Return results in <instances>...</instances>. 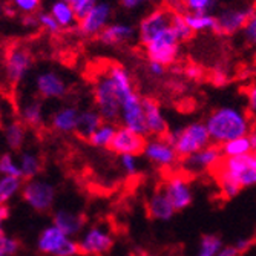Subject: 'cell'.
<instances>
[{
	"label": "cell",
	"instance_id": "4dcf8cb0",
	"mask_svg": "<svg viewBox=\"0 0 256 256\" xmlns=\"http://www.w3.org/2000/svg\"><path fill=\"white\" fill-rule=\"evenodd\" d=\"M115 132H117V128H115V124L112 122H103V124L90 135L88 142L94 148H100V149L110 148Z\"/></svg>",
	"mask_w": 256,
	"mask_h": 256
},
{
	"label": "cell",
	"instance_id": "11a10c76",
	"mask_svg": "<svg viewBox=\"0 0 256 256\" xmlns=\"http://www.w3.org/2000/svg\"><path fill=\"white\" fill-rule=\"evenodd\" d=\"M126 256H138V254H136V253H128Z\"/></svg>",
	"mask_w": 256,
	"mask_h": 256
},
{
	"label": "cell",
	"instance_id": "ac0fdd59",
	"mask_svg": "<svg viewBox=\"0 0 256 256\" xmlns=\"http://www.w3.org/2000/svg\"><path fill=\"white\" fill-rule=\"evenodd\" d=\"M36 89L43 98H62L68 92V84L57 72L46 71L36 77Z\"/></svg>",
	"mask_w": 256,
	"mask_h": 256
},
{
	"label": "cell",
	"instance_id": "7402d4cb",
	"mask_svg": "<svg viewBox=\"0 0 256 256\" xmlns=\"http://www.w3.org/2000/svg\"><path fill=\"white\" fill-rule=\"evenodd\" d=\"M135 34L134 26L128 25V23H110L108 25L97 37L103 44H120L128 40H130Z\"/></svg>",
	"mask_w": 256,
	"mask_h": 256
},
{
	"label": "cell",
	"instance_id": "3957f363",
	"mask_svg": "<svg viewBox=\"0 0 256 256\" xmlns=\"http://www.w3.org/2000/svg\"><path fill=\"white\" fill-rule=\"evenodd\" d=\"M214 170L216 172V176L234 181L241 189L252 188L256 184V152L234 158H222Z\"/></svg>",
	"mask_w": 256,
	"mask_h": 256
},
{
	"label": "cell",
	"instance_id": "277c9868",
	"mask_svg": "<svg viewBox=\"0 0 256 256\" xmlns=\"http://www.w3.org/2000/svg\"><path fill=\"white\" fill-rule=\"evenodd\" d=\"M94 102L97 110L102 114L104 122H117L120 120L122 100L108 71L98 74L94 82Z\"/></svg>",
	"mask_w": 256,
	"mask_h": 256
},
{
	"label": "cell",
	"instance_id": "8992f818",
	"mask_svg": "<svg viewBox=\"0 0 256 256\" xmlns=\"http://www.w3.org/2000/svg\"><path fill=\"white\" fill-rule=\"evenodd\" d=\"M180 38L174 32L172 28L166 30L156 36L152 42L144 44L146 56L149 62H158L164 66L174 64L180 56Z\"/></svg>",
	"mask_w": 256,
	"mask_h": 256
},
{
	"label": "cell",
	"instance_id": "681fc988",
	"mask_svg": "<svg viewBox=\"0 0 256 256\" xmlns=\"http://www.w3.org/2000/svg\"><path fill=\"white\" fill-rule=\"evenodd\" d=\"M252 244H253V241H252V240H248V238H240L234 246L238 248V252H240V253H246V252L252 247Z\"/></svg>",
	"mask_w": 256,
	"mask_h": 256
},
{
	"label": "cell",
	"instance_id": "7c38bea8",
	"mask_svg": "<svg viewBox=\"0 0 256 256\" xmlns=\"http://www.w3.org/2000/svg\"><path fill=\"white\" fill-rule=\"evenodd\" d=\"M172 25V10L170 8H158L149 12L138 26V38L142 44H148L156 36L169 30Z\"/></svg>",
	"mask_w": 256,
	"mask_h": 256
},
{
	"label": "cell",
	"instance_id": "603a6c76",
	"mask_svg": "<svg viewBox=\"0 0 256 256\" xmlns=\"http://www.w3.org/2000/svg\"><path fill=\"white\" fill-rule=\"evenodd\" d=\"M104 118L102 117V114L97 109H84L78 115V123H77V135L80 138L89 140L90 135L94 134L102 124Z\"/></svg>",
	"mask_w": 256,
	"mask_h": 256
},
{
	"label": "cell",
	"instance_id": "9f6ffc18",
	"mask_svg": "<svg viewBox=\"0 0 256 256\" xmlns=\"http://www.w3.org/2000/svg\"><path fill=\"white\" fill-rule=\"evenodd\" d=\"M253 58H254V63H256V48H254V54H253Z\"/></svg>",
	"mask_w": 256,
	"mask_h": 256
},
{
	"label": "cell",
	"instance_id": "484cf974",
	"mask_svg": "<svg viewBox=\"0 0 256 256\" xmlns=\"http://www.w3.org/2000/svg\"><path fill=\"white\" fill-rule=\"evenodd\" d=\"M184 17L188 20L189 26L194 32H204L210 31L218 34V20L210 12H184Z\"/></svg>",
	"mask_w": 256,
	"mask_h": 256
},
{
	"label": "cell",
	"instance_id": "d590c367",
	"mask_svg": "<svg viewBox=\"0 0 256 256\" xmlns=\"http://www.w3.org/2000/svg\"><path fill=\"white\" fill-rule=\"evenodd\" d=\"M0 174L23 178V174H22L18 161H16L14 156L10 152H6V154H4L2 156H0Z\"/></svg>",
	"mask_w": 256,
	"mask_h": 256
},
{
	"label": "cell",
	"instance_id": "cb8c5ba5",
	"mask_svg": "<svg viewBox=\"0 0 256 256\" xmlns=\"http://www.w3.org/2000/svg\"><path fill=\"white\" fill-rule=\"evenodd\" d=\"M78 115H80V112L72 106L62 108L52 115L51 124L56 130H58L62 134L76 132L77 123H78Z\"/></svg>",
	"mask_w": 256,
	"mask_h": 256
},
{
	"label": "cell",
	"instance_id": "f1b7e54d",
	"mask_svg": "<svg viewBox=\"0 0 256 256\" xmlns=\"http://www.w3.org/2000/svg\"><path fill=\"white\" fill-rule=\"evenodd\" d=\"M50 12L56 17V20L60 23L62 28H71L76 25V22H78L76 11L68 2H64V0H56V2L51 5Z\"/></svg>",
	"mask_w": 256,
	"mask_h": 256
},
{
	"label": "cell",
	"instance_id": "5bb4252c",
	"mask_svg": "<svg viewBox=\"0 0 256 256\" xmlns=\"http://www.w3.org/2000/svg\"><path fill=\"white\" fill-rule=\"evenodd\" d=\"M146 146L144 135L138 134L126 126L117 128L115 136L110 143V150L117 155H138L143 154Z\"/></svg>",
	"mask_w": 256,
	"mask_h": 256
},
{
	"label": "cell",
	"instance_id": "60d3db41",
	"mask_svg": "<svg viewBox=\"0 0 256 256\" xmlns=\"http://www.w3.org/2000/svg\"><path fill=\"white\" fill-rule=\"evenodd\" d=\"M11 4L23 14H34L40 8V0H11Z\"/></svg>",
	"mask_w": 256,
	"mask_h": 256
},
{
	"label": "cell",
	"instance_id": "f907efd6",
	"mask_svg": "<svg viewBox=\"0 0 256 256\" xmlns=\"http://www.w3.org/2000/svg\"><path fill=\"white\" fill-rule=\"evenodd\" d=\"M22 23L25 26H28V28H36V26H38L40 23H38V17L37 16H34V14H25V17L22 18Z\"/></svg>",
	"mask_w": 256,
	"mask_h": 256
},
{
	"label": "cell",
	"instance_id": "f546056e",
	"mask_svg": "<svg viewBox=\"0 0 256 256\" xmlns=\"http://www.w3.org/2000/svg\"><path fill=\"white\" fill-rule=\"evenodd\" d=\"M18 164L25 180H34L42 170V160L37 154L25 150L18 156Z\"/></svg>",
	"mask_w": 256,
	"mask_h": 256
},
{
	"label": "cell",
	"instance_id": "ab89813d",
	"mask_svg": "<svg viewBox=\"0 0 256 256\" xmlns=\"http://www.w3.org/2000/svg\"><path fill=\"white\" fill-rule=\"evenodd\" d=\"M64 2H68L69 5L72 6V10L76 11L77 18L80 20L98 4V0H64Z\"/></svg>",
	"mask_w": 256,
	"mask_h": 256
},
{
	"label": "cell",
	"instance_id": "e0dca14e",
	"mask_svg": "<svg viewBox=\"0 0 256 256\" xmlns=\"http://www.w3.org/2000/svg\"><path fill=\"white\" fill-rule=\"evenodd\" d=\"M162 190L168 195V198L170 200V202L174 204L175 210H184L192 204L194 200V194L189 186V181L182 178L181 175H174L170 176L164 186H162Z\"/></svg>",
	"mask_w": 256,
	"mask_h": 256
},
{
	"label": "cell",
	"instance_id": "44dd1931",
	"mask_svg": "<svg viewBox=\"0 0 256 256\" xmlns=\"http://www.w3.org/2000/svg\"><path fill=\"white\" fill-rule=\"evenodd\" d=\"M175 212L176 210L174 204L170 202V200L168 198V195L162 189H158L156 192H154V195L148 201V214L152 220L169 221Z\"/></svg>",
	"mask_w": 256,
	"mask_h": 256
},
{
	"label": "cell",
	"instance_id": "d6a6232c",
	"mask_svg": "<svg viewBox=\"0 0 256 256\" xmlns=\"http://www.w3.org/2000/svg\"><path fill=\"white\" fill-rule=\"evenodd\" d=\"M22 180L18 176L2 175L0 178V204H8L22 189Z\"/></svg>",
	"mask_w": 256,
	"mask_h": 256
},
{
	"label": "cell",
	"instance_id": "7bdbcfd3",
	"mask_svg": "<svg viewBox=\"0 0 256 256\" xmlns=\"http://www.w3.org/2000/svg\"><path fill=\"white\" fill-rule=\"evenodd\" d=\"M244 37L248 43L256 44V14L248 20V23L244 28Z\"/></svg>",
	"mask_w": 256,
	"mask_h": 256
},
{
	"label": "cell",
	"instance_id": "bcb514c9",
	"mask_svg": "<svg viewBox=\"0 0 256 256\" xmlns=\"http://www.w3.org/2000/svg\"><path fill=\"white\" fill-rule=\"evenodd\" d=\"M149 71H150L152 76L161 77V76H164V72H166V66L162 63H158V62H149Z\"/></svg>",
	"mask_w": 256,
	"mask_h": 256
},
{
	"label": "cell",
	"instance_id": "7dc6e473",
	"mask_svg": "<svg viewBox=\"0 0 256 256\" xmlns=\"http://www.w3.org/2000/svg\"><path fill=\"white\" fill-rule=\"evenodd\" d=\"M227 82H228V76H227L226 71L218 69V71L214 72V83L216 86H224V84H227Z\"/></svg>",
	"mask_w": 256,
	"mask_h": 256
},
{
	"label": "cell",
	"instance_id": "5b68a950",
	"mask_svg": "<svg viewBox=\"0 0 256 256\" xmlns=\"http://www.w3.org/2000/svg\"><path fill=\"white\" fill-rule=\"evenodd\" d=\"M37 248L50 256H76L80 253L78 241L68 236L56 224L44 227L37 240Z\"/></svg>",
	"mask_w": 256,
	"mask_h": 256
},
{
	"label": "cell",
	"instance_id": "7a4b0ae2",
	"mask_svg": "<svg viewBox=\"0 0 256 256\" xmlns=\"http://www.w3.org/2000/svg\"><path fill=\"white\" fill-rule=\"evenodd\" d=\"M164 138L170 144H174L176 154L181 158H188L195 152L207 148L212 143L210 134L206 126V123H190L182 129H174L164 135Z\"/></svg>",
	"mask_w": 256,
	"mask_h": 256
},
{
	"label": "cell",
	"instance_id": "b9f144b4",
	"mask_svg": "<svg viewBox=\"0 0 256 256\" xmlns=\"http://www.w3.org/2000/svg\"><path fill=\"white\" fill-rule=\"evenodd\" d=\"M120 164L128 175H135L138 172L136 155H120Z\"/></svg>",
	"mask_w": 256,
	"mask_h": 256
},
{
	"label": "cell",
	"instance_id": "f35d334b",
	"mask_svg": "<svg viewBox=\"0 0 256 256\" xmlns=\"http://www.w3.org/2000/svg\"><path fill=\"white\" fill-rule=\"evenodd\" d=\"M37 17H38L40 26H42V28H44V30L48 31L50 34H52V36L60 34L62 26H60V23L56 20V17H54L51 12H40Z\"/></svg>",
	"mask_w": 256,
	"mask_h": 256
},
{
	"label": "cell",
	"instance_id": "1f68e13d",
	"mask_svg": "<svg viewBox=\"0 0 256 256\" xmlns=\"http://www.w3.org/2000/svg\"><path fill=\"white\" fill-rule=\"evenodd\" d=\"M221 150L224 158H234V156H241L246 154L252 152V143L248 135L246 136H238L230 140V142H226L224 144H221Z\"/></svg>",
	"mask_w": 256,
	"mask_h": 256
},
{
	"label": "cell",
	"instance_id": "836d02e7",
	"mask_svg": "<svg viewBox=\"0 0 256 256\" xmlns=\"http://www.w3.org/2000/svg\"><path fill=\"white\" fill-rule=\"evenodd\" d=\"M170 28L174 30V32L176 34V37L180 38V42H188L194 37V30L189 26L188 20H186L182 12L178 11H172V25Z\"/></svg>",
	"mask_w": 256,
	"mask_h": 256
},
{
	"label": "cell",
	"instance_id": "680465c9",
	"mask_svg": "<svg viewBox=\"0 0 256 256\" xmlns=\"http://www.w3.org/2000/svg\"><path fill=\"white\" fill-rule=\"evenodd\" d=\"M254 236H256V235H254Z\"/></svg>",
	"mask_w": 256,
	"mask_h": 256
},
{
	"label": "cell",
	"instance_id": "ee69618b",
	"mask_svg": "<svg viewBox=\"0 0 256 256\" xmlns=\"http://www.w3.org/2000/svg\"><path fill=\"white\" fill-rule=\"evenodd\" d=\"M184 76L189 80H200L202 77V71L196 66V64H189L184 69Z\"/></svg>",
	"mask_w": 256,
	"mask_h": 256
},
{
	"label": "cell",
	"instance_id": "db71d44e",
	"mask_svg": "<svg viewBox=\"0 0 256 256\" xmlns=\"http://www.w3.org/2000/svg\"><path fill=\"white\" fill-rule=\"evenodd\" d=\"M248 138H250V143H252V152H256V130H250Z\"/></svg>",
	"mask_w": 256,
	"mask_h": 256
},
{
	"label": "cell",
	"instance_id": "9a60e30c",
	"mask_svg": "<svg viewBox=\"0 0 256 256\" xmlns=\"http://www.w3.org/2000/svg\"><path fill=\"white\" fill-rule=\"evenodd\" d=\"M143 154L150 162L160 168H172L180 156L174 144H170L164 136H155L146 142Z\"/></svg>",
	"mask_w": 256,
	"mask_h": 256
},
{
	"label": "cell",
	"instance_id": "4316f807",
	"mask_svg": "<svg viewBox=\"0 0 256 256\" xmlns=\"http://www.w3.org/2000/svg\"><path fill=\"white\" fill-rule=\"evenodd\" d=\"M26 140V129L25 123L12 120L5 126V143L10 148V150H20L25 144Z\"/></svg>",
	"mask_w": 256,
	"mask_h": 256
},
{
	"label": "cell",
	"instance_id": "6da1fadb",
	"mask_svg": "<svg viewBox=\"0 0 256 256\" xmlns=\"http://www.w3.org/2000/svg\"><path fill=\"white\" fill-rule=\"evenodd\" d=\"M212 143L224 144L226 142L246 136L250 134V122L247 115L234 106H222L215 109L206 120Z\"/></svg>",
	"mask_w": 256,
	"mask_h": 256
},
{
	"label": "cell",
	"instance_id": "ba28073f",
	"mask_svg": "<svg viewBox=\"0 0 256 256\" xmlns=\"http://www.w3.org/2000/svg\"><path fill=\"white\" fill-rule=\"evenodd\" d=\"M32 64L31 52L20 44H12L5 56V76L11 84H18L25 80Z\"/></svg>",
	"mask_w": 256,
	"mask_h": 256
},
{
	"label": "cell",
	"instance_id": "ffe728a7",
	"mask_svg": "<svg viewBox=\"0 0 256 256\" xmlns=\"http://www.w3.org/2000/svg\"><path fill=\"white\" fill-rule=\"evenodd\" d=\"M52 224L62 228L68 236H76L84 227V216L82 214L68 210V208H58L54 212Z\"/></svg>",
	"mask_w": 256,
	"mask_h": 256
},
{
	"label": "cell",
	"instance_id": "8fae6325",
	"mask_svg": "<svg viewBox=\"0 0 256 256\" xmlns=\"http://www.w3.org/2000/svg\"><path fill=\"white\" fill-rule=\"evenodd\" d=\"M120 120H122L123 126H126L138 134H142V135H148L143 97H140L135 90L122 100Z\"/></svg>",
	"mask_w": 256,
	"mask_h": 256
},
{
	"label": "cell",
	"instance_id": "6f0895ef",
	"mask_svg": "<svg viewBox=\"0 0 256 256\" xmlns=\"http://www.w3.org/2000/svg\"><path fill=\"white\" fill-rule=\"evenodd\" d=\"M144 256H149V254H144Z\"/></svg>",
	"mask_w": 256,
	"mask_h": 256
},
{
	"label": "cell",
	"instance_id": "e575fe53",
	"mask_svg": "<svg viewBox=\"0 0 256 256\" xmlns=\"http://www.w3.org/2000/svg\"><path fill=\"white\" fill-rule=\"evenodd\" d=\"M222 248V241L216 235H204L200 241L196 256H218Z\"/></svg>",
	"mask_w": 256,
	"mask_h": 256
},
{
	"label": "cell",
	"instance_id": "83f0119b",
	"mask_svg": "<svg viewBox=\"0 0 256 256\" xmlns=\"http://www.w3.org/2000/svg\"><path fill=\"white\" fill-rule=\"evenodd\" d=\"M20 118L22 122L37 128L43 123V106L38 100H28L20 106Z\"/></svg>",
	"mask_w": 256,
	"mask_h": 256
},
{
	"label": "cell",
	"instance_id": "c3c4849f",
	"mask_svg": "<svg viewBox=\"0 0 256 256\" xmlns=\"http://www.w3.org/2000/svg\"><path fill=\"white\" fill-rule=\"evenodd\" d=\"M146 2H149V0H120V4L124 10H136Z\"/></svg>",
	"mask_w": 256,
	"mask_h": 256
},
{
	"label": "cell",
	"instance_id": "816d5d0a",
	"mask_svg": "<svg viewBox=\"0 0 256 256\" xmlns=\"http://www.w3.org/2000/svg\"><path fill=\"white\" fill-rule=\"evenodd\" d=\"M240 254L241 253L235 246H222V248L218 253V256H240Z\"/></svg>",
	"mask_w": 256,
	"mask_h": 256
},
{
	"label": "cell",
	"instance_id": "30bf717a",
	"mask_svg": "<svg viewBox=\"0 0 256 256\" xmlns=\"http://www.w3.org/2000/svg\"><path fill=\"white\" fill-rule=\"evenodd\" d=\"M256 14V4H247L238 8H227L220 12L218 20V34L232 36L244 30L248 20Z\"/></svg>",
	"mask_w": 256,
	"mask_h": 256
},
{
	"label": "cell",
	"instance_id": "d6986e66",
	"mask_svg": "<svg viewBox=\"0 0 256 256\" xmlns=\"http://www.w3.org/2000/svg\"><path fill=\"white\" fill-rule=\"evenodd\" d=\"M143 106H144V114H146L148 135L164 136L169 132V126H168L164 115H162V112H161L160 104L154 98L144 97L143 98Z\"/></svg>",
	"mask_w": 256,
	"mask_h": 256
},
{
	"label": "cell",
	"instance_id": "52a82bcc",
	"mask_svg": "<svg viewBox=\"0 0 256 256\" xmlns=\"http://www.w3.org/2000/svg\"><path fill=\"white\" fill-rule=\"evenodd\" d=\"M22 196L25 202L37 212H46L54 206L56 201V188L44 180H28L23 184Z\"/></svg>",
	"mask_w": 256,
	"mask_h": 256
},
{
	"label": "cell",
	"instance_id": "9c48e42d",
	"mask_svg": "<svg viewBox=\"0 0 256 256\" xmlns=\"http://www.w3.org/2000/svg\"><path fill=\"white\" fill-rule=\"evenodd\" d=\"M80 253L84 256H103L114 247V236L103 226L89 227L78 241Z\"/></svg>",
	"mask_w": 256,
	"mask_h": 256
},
{
	"label": "cell",
	"instance_id": "d4e9b609",
	"mask_svg": "<svg viewBox=\"0 0 256 256\" xmlns=\"http://www.w3.org/2000/svg\"><path fill=\"white\" fill-rule=\"evenodd\" d=\"M106 71H108L109 77L112 78L115 88H117L120 100H123L124 97H128L129 94H132V92L135 90L132 78H130V74L128 72L126 68H123L122 64L114 63V64H109L106 68Z\"/></svg>",
	"mask_w": 256,
	"mask_h": 256
},
{
	"label": "cell",
	"instance_id": "2e32d148",
	"mask_svg": "<svg viewBox=\"0 0 256 256\" xmlns=\"http://www.w3.org/2000/svg\"><path fill=\"white\" fill-rule=\"evenodd\" d=\"M224 155L221 146L218 144H208L207 148L195 152L194 155L182 160V166L188 172H201L207 169H215L222 161Z\"/></svg>",
	"mask_w": 256,
	"mask_h": 256
},
{
	"label": "cell",
	"instance_id": "f5cc1de1",
	"mask_svg": "<svg viewBox=\"0 0 256 256\" xmlns=\"http://www.w3.org/2000/svg\"><path fill=\"white\" fill-rule=\"evenodd\" d=\"M10 214H11V210H10L8 204H0V220L6 221L8 216H10Z\"/></svg>",
	"mask_w": 256,
	"mask_h": 256
},
{
	"label": "cell",
	"instance_id": "74e56055",
	"mask_svg": "<svg viewBox=\"0 0 256 256\" xmlns=\"http://www.w3.org/2000/svg\"><path fill=\"white\" fill-rule=\"evenodd\" d=\"M182 5L189 12H210L215 8V0H182Z\"/></svg>",
	"mask_w": 256,
	"mask_h": 256
},
{
	"label": "cell",
	"instance_id": "4fadbf2b",
	"mask_svg": "<svg viewBox=\"0 0 256 256\" xmlns=\"http://www.w3.org/2000/svg\"><path fill=\"white\" fill-rule=\"evenodd\" d=\"M110 14H112L110 5L106 2H98L83 18L78 20L77 32L84 37L98 36L108 26Z\"/></svg>",
	"mask_w": 256,
	"mask_h": 256
},
{
	"label": "cell",
	"instance_id": "8d00e7d4",
	"mask_svg": "<svg viewBox=\"0 0 256 256\" xmlns=\"http://www.w3.org/2000/svg\"><path fill=\"white\" fill-rule=\"evenodd\" d=\"M20 250V241L17 238L8 236L5 230L0 232V256H14Z\"/></svg>",
	"mask_w": 256,
	"mask_h": 256
},
{
	"label": "cell",
	"instance_id": "f6af8a7d",
	"mask_svg": "<svg viewBox=\"0 0 256 256\" xmlns=\"http://www.w3.org/2000/svg\"><path fill=\"white\" fill-rule=\"evenodd\" d=\"M247 103H248V110L256 115V84H252L247 89Z\"/></svg>",
	"mask_w": 256,
	"mask_h": 256
}]
</instances>
